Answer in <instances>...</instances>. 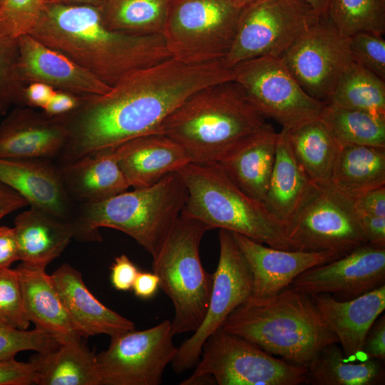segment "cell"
Returning a JSON list of instances; mask_svg holds the SVG:
<instances>
[{"mask_svg":"<svg viewBox=\"0 0 385 385\" xmlns=\"http://www.w3.org/2000/svg\"><path fill=\"white\" fill-rule=\"evenodd\" d=\"M28 205L27 200L21 195L0 182V220Z\"/></svg>","mask_w":385,"mask_h":385,"instance_id":"816d5d0a","label":"cell"},{"mask_svg":"<svg viewBox=\"0 0 385 385\" xmlns=\"http://www.w3.org/2000/svg\"><path fill=\"white\" fill-rule=\"evenodd\" d=\"M279 58L308 95L327 104L353 61L348 37L327 16H320Z\"/></svg>","mask_w":385,"mask_h":385,"instance_id":"9a60e30c","label":"cell"},{"mask_svg":"<svg viewBox=\"0 0 385 385\" xmlns=\"http://www.w3.org/2000/svg\"><path fill=\"white\" fill-rule=\"evenodd\" d=\"M55 90L42 83H31L25 86L24 98L25 106L42 109L52 97Z\"/></svg>","mask_w":385,"mask_h":385,"instance_id":"681fc988","label":"cell"},{"mask_svg":"<svg viewBox=\"0 0 385 385\" xmlns=\"http://www.w3.org/2000/svg\"><path fill=\"white\" fill-rule=\"evenodd\" d=\"M19 260V246L14 227L0 225V271Z\"/></svg>","mask_w":385,"mask_h":385,"instance_id":"bcb514c9","label":"cell"},{"mask_svg":"<svg viewBox=\"0 0 385 385\" xmlns=\"http://www.w3.org/2000/svg\"><path fill=\"white\" fill-rule=\"evenodd\" d=\"M19 48L17 38L0 31V100L8 104L25 106V85L17 68Z\"/></svg>","mask_w":385,"mask_h":385,"instance_id":"74e56055","label":"cell"},{"mask_svg":"<svg viewBox=\"0 0 385 385\" xmlns=\"http://www.w3.org/2000/svg\"><path fill=\"white\" fill-rule=\"evenodd\" d=\"M0 182L21 195L31 207L71 222L75 202L66 190L60 166L51 160L0 158Z\"/></svg>","mask_w":385,"mask_h":385,"instance_id":"ffe728a7","label":"cell"},{"mask_svg":"<svg viewBox=\"0 0 385 385\" xmlns=\"http://www.w3.org/2000/svg\"><path fill=\"white\" fill-rule=\"evenodd\" d=\"M113 149L118 166L134 188L150 186L192 162L178 143L158 133L131 139Z\"/></svg>","mask_w":385,"mask_h":385,"instance_id":"7402d4cb","label":"cell"},{"mask_svg":"<svg viewBox=\"0 0 385 385\" xmlns=\"http://www.w3.org/2000/svg\"><path fill=\"white\" fill-rule=\"evenodd\" d=\"M267 123L233 80L190 95L163 122L158 133L178 143L193 163H217Z\"/></svg>","mask_w":385,"mask_h":385,"instance_id":"277c9868","label":"cell"},{"mask_svg":"<svg viewBox=\"0 0 385 385\" xmlns=\"http://www.w3.org/2000/svg\"><path fill=\"white\" fill-rule=\"evenodd\" d=\"M0 322L22 330L29 325L16 269L0 271Z\"/></svg>","mask_w":385,"mask_h":385,"instance_id":"f35d334b","label":"cell"},{"mask_svg":"<svg viewBox=\"0 0 385 385\" xmlns=\"http://www.w3.org/2000/svg\"><path fill=\"white\" fill-rule=\"evenodd\" d=\"M68 136L64 114L51 116L20 106L0 123V158L57 159Z\"/></svg>","mask_w":385,"mask_h":385,"instance_id":"ac0fdd59","label":"cell"},{"mask_svg":"<svg viewBox=\"0 0 385 385\" xmlns=\"http://www.w3.org/2000/svg\"><path fill=\"white\" fill-rule=\"evenodd\" d=\"M221 327L272 355L305 366L324 346L339 343L312 297L290 287L269 297L250 296Z\"/></svg>","mask_w":385,"mask_h":385,"instance_id":"3957f363","label":"cell"},{"mask_svg":"<svg viewBox=\"0 0 385 385\" xmlns=\"http://www.w3.org/2000/svg\"><path fill=\"white\" fill-rule=\"evenodd\" d=\"M233 81L263 118L291 130L321 118L327 103L308 95L279 57L264 56L242 62L232 68Z\"/></svg>","mask_w":385,"mask_h":385,"instance_id":"8fae6325","label":"cell"},{"mask_svg":"<svg viewBox=\"0 0 385 385\" xmlns=\"http://www.w3.org/2000/svg\"><path fill=\"white\" fill-rule=\"evenodd\" d=\"M188 190L177 172L153 185L119 193L76 208L71 223L74 237L101 241L100 227L113 228L134 239L154 257L182 213Z\"/></svg>","mask_w":385,"mask_h":385,"instance_id":"5b68a950","label":"cell"},{"mask_svg":"<svg viewBox=\"0 0 385 385\" xmlns=\"http://www.w3.org/2000/svg\"><path fill=\"white\" fill-rule=\"evenodd\" d=\"M160 288L158 277L154 272H139L133 284L136 297L148 299L152 298Z\"/></svg>","mask_w":385,"mask_h":385,"instance_id":"f907efd6","label":"cell"},{"mask_svg":"<svg viewBox=\"0 0 385 385\" xmlns=\"http://www.w3.org/2000/svg\"><path fill=\"white\" fill-rule=\"evenodd\" d=\"M38 385H101L96 354L80 341L59 344L29 361Z\"/></svg>","mask_w":385,"mask_h":385,"instance_id":"f1b7e54d","label":"cell"},{"mask_svg":"<svg viewBox=\"0 0 385 385\" xmlns=\"http://www.w3.org/2000/svg\"><path fill=\"white\" fill-rule=\"evenodd\" d=\"M228 1L235 4L236 6L243 9L245 6L255 2L257 0H228Z\"/></svg>","mask_w":385,"mask_h":385,"instance_id":"11a10c76","label":"cell"},{"mask_svg":"<svg viewBox=\"0 0 385 385\" xmlns=\"http://www.w3.org/2000/svg\"><path fill=\"white\" fill-rule=\"evenodd\" d=\"M329 185L352 200L367 191L385 186V148L341 146Z\"/></svg>","mask_w":385,"mask_h":385,"instance_id":"f546056e","label":"cell"},{"mask_svg":"<svg viewBox=\"0 0 385 385\" xmlns=\"http://www.w3.org/2000/svg\"><path fill=\"white\" fill-rule=\"evenodd\" d=\"M59 166L66 190L74 202H101L130 187L113 148Z\"/></svg>","mask_w":385,"mask_h":385,"instance_id":"4316f807","label":"cell"},{"mask_svg":"<svg viewBox=\"0 0 385 385\" xmlns=\"http://www.w3.org/2000/svg\"><path fill=\"white\" fill-rule=\"evenodd\" d=\"M34 368L15 357L0 360V385H29L34 381Z\"/></svg>","mask_w":385,"mask_h":385,"instance_id":"b9f144b4","label":"cell"},{"mask_svg":"<svg viewBox=\"0 0 385 385\" xmlns=\"http://www.w3.org/2000/svg\"><path fill=\"white\" fill-rule=\"evenodd\" d=\"M59 344L37 329L22 330L0 322V360L15 357L22 351L43 353L56 349Z\"/></svg>","mask_w":385,"mask_h":385,"instance_id":"ab89813d","label":"cell"},{"mask_svg":"<svg viewBox=\"0 0 385 385\" xmlns=\"http://www.w3.org/2000/svg\"><path fill=\"white\" fill-rule=\"evenodd\" d=\"M311 8L319 16H326L330 0H298Z\"/></svg>","mask_w":385,"mask_h":385,"instance_id":"f5cc1de1","label":"cell"},{"mask_svg":"<svg viewBox=\"0 0 385 385\" xmlns=\"http://www.w3.org/2000/svg\"><path fill=\"white\" fill-rule=\"evenodd\" d=\"M286 233L296 250L344 255L367 243L354 200L330 185L313 183Z\"/></svg>","mask_w":385,"mask_h":385,"instance_id":"30bf717a","label":"cell"},{"mask_svg":"<svg viewBox=\"0 0 385 385\" xmlns=\"http://www.w3.org/2000/svg\"><path fill=\"white\" fill-rule=\"evenodd\" d=\"M250 268L252 297H269L287 287L304 271L343 256L332 251L281 250L232 232Z\"/></svg>","mask_w":385,"mask_h":385,"instance_id":"d6986e66","label":"cell"},{"mask_svg":"<svg viewBox=\"0 0 385 385\" xmlns=\"http://www.w3.org/2000/svg\"><path fill=\"white\" fill-rule=\"evenodd\" d=\"M292 152L310 180L329 185L340 148L321 118L287 130Z\"/></svg>","mask_w":385,"mask_h":385,"instance_id":"1f68e13d","label":"cell"},{"mask_svg":"<svg viewBox=\"0 0 385 385\" xmlns=\"http://www.w3.org/2000/svg\"><path fill=\"white\" fill-rule=\"evenodd\" d=\"M242 10L228 0H170L163 36L171 57L188 63L224 59Z\"/></svg>","mask_w":385,"mask_h":385,"instance_id":"ba28073f","label":"cell"},{"mask_svg":"<svg viewBox=\"0 0 385 385\" xmlns=\"http://www.w3.org/2000/svg\"><path fill=\"white\" fill-rule=\"evenodd\" d=\"M20 281L24 309L35 328L51 337L59 344L80 341V333L72 322L45 270L22 262L15 268Z\"/></svg>","mask_w":385,"mask_h":385,"instance_id":"cb8c5ba5","label":"cell"},{"mask_svg":"<svg viewBox=\"0 0 385 385\" xmlns=\"http://www.w3.org/2000/svg\"><path fill=\"white\" fill-rule=\"evenodd\" d=\"M326 16L346 37L359 32L385 33V0H330Z\"/></svg>","mask_w":385,"mask_h":385,"instance_id":"d590c367","label":"cell"},{"mask_svg":"<svg viewBox=\"0 0 385 385\" xmlns=\"http://www.w3.org/2000/svg\"><path fill=\"white\" fill-rule=\"evenodd\" d=\"M327 104L385 117V81L352 61L341 75Z\"/></svg>","mask_w":385,"mask_h":385,"instance_id":"836d02e7","label":"cell"},{"mask_svg":"<svg viewBox=\"0 0 385 385\" xmlns=\"http://www.w3.org/2000/svg\"><path fill=\"white\" fill-rule=\"evenodd\" d=\"M17 43L18 73L25 86L42 83L82 98L103 95L112 88L31 34L19 36Z\"/></svg>","mask_w":385,"mask_h":385,"instance_id":"e0dca14e","label":"cell"},{"mask_svg":"<svg viewBox=\"0 0 385 385\" xmlns=\"http://www.w3.org/2000/svg\"><path fill=\"white\" fill-rule=\"evenodd\" d=\"M188 190L182 213L208 229L239 233L270 247L296 250L285 225L245 193L217 163L191 162L177 171Z\"/></svg>","mask_w":385,"mask_h":385,"instance_id":"8992f818","label":"cell"},{"mask_svg":"<svg viewBox=\"0 0 385 385\" xmlns=\"http://www.w3.org/2000/svg\"><path fill=\"white\" fill-rule=\"evenodd\" d=\"M321 118L340 147L385 148V117L327 104Z\"/></svg>","mask_w":385,"mask_h":385,"instance_id":"e575fe53","label":"cell"},{"mask_svg":"<svg viewBox=\"0 0 385 385\" xmlns=\"http://www.w3.org/2000/svg\"><path fill=\"white\" fill-rule=\"evenodd\" d=\"M14 228L19 260L43 270L63 252L74 237L71 221L34 207L16 217Z\"/></svg>","mask_w":385,"mask_h":385,"instance_id":"484cf974","label":"cell"},{"mask_svg":"<svg viewBox=\"0 0 385 385\" xmlns=\"http://www.w3.org/2000/svg\"><path fill=\"white\" fill-rule=\"evenodd\" d=\"M277 135L267 123L217 162L240 189L260 202L272 173Z\"/></svg>","mask_w":385,"mask_h":385,"instance_id":"d4e9b609","label":"cell"},{"mask_svg":"<svg viewBox=\"0 0 385 385\" xmlns=\"http://www.w3.org/2000/svg\"><path fill=\"white\" fill-rule=\"evenodd\" d=\"M9 106L8 104L0 100V116L5 114Z\"/></svg>","mask_w":385,"mask_h":385,"instance_id":"9f6ffc18","label":"cell"},{"mask_svg":"<svg viewBox=\"0 0 385 385\" xmlns=\"http://www.w3.org/2000/svg\"><path fill=\"white\" fill-rule=\"evenodd\" d=\"M170 0H105L99 7L108 29L135 36L163 35Z\"/></svg>","mask_w":385,"mask_h":385,"instance_id":"d6a6232c","label":"cell"},{"mask_svg":"<svg viewBox=\"0 0 385 385\" xmlns=\"http://www.w3.org/2000/svg\"><path fill=\"white\" fill-rule=\"evenodd\" d=\"M1 1V0H0Z\"/></svg>","mask_w":385,"mask_h":385,"instance_id":"6f0895ef","label":"cell"},{"mask_svg":"<svg viewBox=\"0 0 385 385\" xmlns=\"http://www.w3.org/2000/svg\"><path fill=\"white\" fill-rule=\"evenodd\" d=\"M313 183L295 158L287 130L278 133L274 167L262 203L284 225L293 217Z\"/></svg>","mask_w":385,"mask_h":385,"instance_id":"83f0119b","label":"cell"},{"mask_svg":"<svg viewBox=\"0 0 385 385\" xmlns=\"http://www.w3.org/2000/svg\"><path fill=\"white\" fill-rule=\"evenodd\" d=\"M307 384L313 385H377L384 384L381 361L345 355L335 344L324 346L307 366Z\"/></svg>","mask_w":385,"mask_h":385,"instance_id":"4dcf8cb0","label":"cell"},{"mask_svg":"<svg viewBox=\"0 0 385 385\" xmlns=\"http://www.w3.org/2000/svg\"><path fill=\"white\" fill-rule=\"evenodd\" d=\"M367 243L385 248V217L358 215Z\"/></svg>","mask_w":385,"mask_h":385,"instance_id":"c3c4849f","label":"cell"},{"mask_svg":"<svg viewBox=\"0 0 385 385\" xmlns=\"http://www.w3.org/2000/svg\"><path fill=\"white\" fill-rule=\"evenodd\" d=\"M30 34L111 88L134 71L172 58L163 35L110 30L99 7L91 5L46 3Z\"/></svg>","mask_w":385,"mask_h":385,"instance_id":"7a4b0ae2","label":"cell"},{"mask_svg":"<svg viewBox=\"0 0 385 385\" xmlns=\"http://www.w3.org/2000/svg\"><path fill=\"white\" fill-rule=\"evenodd\" d=\"M207 231L202 222L181 213L153 257V272L173 304L174 335L195 332L208 309L213 273L205 270L200 256V242Z\"/></svg>","mask_w":385,"mask_h":385,"instance_id":"52a82bcc","label":"cell"},{"mask_svg":"<svg viewBox=\"0 0 385 385\" xmlns=\"http://www.w3.org/2000/svg\"><path fill=\"white\" fill-rule=\"evenodd\" d=\"M51 278L81 337H112L135 329L132 321L98 301L86 286L81 273L70 265L60 266Z\"/></svg>","mask_w":385,"mask_h":385,"instance_id":"603a6c76","label":"cell"},{"mask_svg":"<svg viewBox=\"0 0 385 385\" xmlns=\"http://www.w3.org/2000/svg\"><path fill=\"white\" fill-rule=\"evenodd\" d=\"M307 370L220 327L205 341L190 377L208 374L219 385H299L306 383Z\"/></svg>","mask_w":385,"mask_h":385,"instance_id":"9c48e42d","label":"cell"},{"mask_svg":"<svg viewBox=\"0 0 385 385\" xmlns=\"http://www.w3.org/2000/svg\"><path fill=\"white\" fill-rule=\"evenodd\" d=\"M46 3L69 4V5H91L100 7L105 0H43Z\"/></svg>","mask_w":385,"mask_h":385,"instance_id":"db71d44e","label":"cell"},{"mask_svg":"<svg viewBox=\"0 0 385 385\" xmlns=\"http://www.w3.org/2000/svg\"><path fill=\"white\" fill-rule=\"evenodd\" d=\"M171 321L149 329L111 337L108 348L96 354L101 385H159L178 351Z\"/></svg>","mask_w":385,"mask_h":385,"instance_id":"4fadbf2b","label":"cell"},{"mask_svg":"<svg viewBox=\"0 0 385 385\" xmlns=\"http://www.w3.org/2000/svg\"><path fill=\"white\" fill-rule=\"evenodd\" d=\"M310 296L345 355L356 360L368 358L363 354V345L369 330L385 309V284L346 301L328 294Z\"/></svg>","mask_w":385,"mask_h":385,"instance_id":"44dd1931","label":"cell"},{"mask_svg":"<svg viewBox=\"0 0 385 385\" xmlns=\"http://www.w3.org/2000/svg\"><path fill=\"white\" fill-rule=\"evenodd\" d=\"M354 205L358 215L385 217V186L361 195L354 200Z\"/></svg>","mask_w":385,"mask_h":385,"instance_id":"f6af8a7d","label":"cell"},{"mask_svg":"<svg viewBox=\"0 0 385 385\" xmlns=\"http://www.w3.org/2000/svg\"><path fill=\"white\" fill-rule=\"evenodd\" d=\"M319 17L298 0H257L242 9L224 62L232 68L260 57H280Z\"/></svg>","mask_w":385,"mask_h":385,"instance_id":"7c38bea8","label":"cell"},{"mask_svg":"<svg viewBox=\"0 0 385 385\" xmlns=\"http://www.w3.org/2000/svg\"><path fill=\"white\" fill-rule=\"evenodd\" d=\"M233 80L224 59L188 63L170 58L131 73L103 95L83 98L64 114L68 140L60 165L131 139L155 133L187 98L210 85Z\"/></svg>","mask_w":385,"mask_h":385,"instance_id":"6da1fadb","label":"cell"},{"mask_svg":"<svg viewBox=\"0 0 385 385\" xmlns=\"http://www.w3.org/2000/svg\"><path fill=\"white\" fill-rule=\"evenodd\" d=\"M45 8L43 0H1L0 31L15 38L30 34Z\"/></svg>","mask_w":385,"mask_h":385,"instance_id":"8d00e7d4","label":"cell"},{"mask_svg":"<svg viewBox=\"0 0 385 385\" xmlns=\"http://www.w3.org/2000/svg\"><path fill=\"white\" fill-rule=\"evenodd\" d=\"M82 99V97L55 90L52 97L41 111L51 116L66 114L76 109L81 103Z\"/></svg>","mask_w":385,"mask_h":385,"instance_id":"7dc6e473","label":"cell"},{"mask_svg":"<svg viewBox=\"0 0 385 385\" xmlns=\"http://www.w3.org/2000/svg\"><path fill=\"white\" fill-rule=\"evenodd\" d=\"M348 38L352 61L385 81V40L383 36L359 32Z\"/></svg>","mask_w":385,"mask_h":385,"instance_id":"60d3db41","label":"cell"},{"mask_svg":"<svg viewBox=\"0 0 385 385\" xmlns=\"http://www.w3.org/2000/svg\"><path fill=\"white\" fill-rule=\"evenodd\" d=\"M366 357L385 360V316L381 314L369 330L363 345Z\"/></svg>","mask_w":385,"mask_h":385,"instance_id":"ee69618b","label":"cell"},{"mask_svg":"<svg viewBox=\"0 0 385 385\" xmlns=\"http://www.w3.org/2000/svg\"><path fill=\"white\" fill-rule=\"evenodd\" d=\"M385 283V248L364 244L324 265L297 276L290 287L312 295L328 294L346 301Z\"/></svg>","mask_w":385,"mask_h":385,"instance_id":"2e32d148","label":"cell"},{"mask_svg":"<svg viewBox=\"0 0 385 385\" xmlns=\"http://www.w3.org/2000/svg\"><path fill=\"white\" fill-rule=\"evenodd\" d=\"M138 272L133 262L125 255H121L115 258L111 267V284L118 291H128Z\"/></svg>","mask_w":385,"mask_h":385,"instance_id":"7bdbcfd3","label":"cell"},{"mask_svg":"<svg viewBox=\"0 0 385 385\" xmlns=\"http://www.w3.org/2000/svg\"><path fill=\"white\" fill-rule=\"evenodd\" d=\"M218 240L220 255L213 273L208 309L199 328L178 348L171 362L173 371L178 374L197 364L205 341L252 293V272L232 233L220 230Z\"/></svg>","mask_w":385,"mask_h":385,"instance_id":"5bb4252c","label":"cell"}]
</instances>
